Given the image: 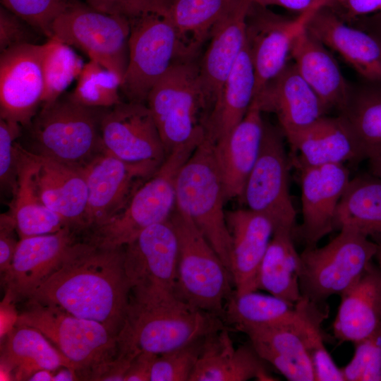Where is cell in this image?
Here are the masks:
<instances>
[{
    "label": "cell",
    "mask_w": 381,
    "mask_h": 381,
    "mask_svg": "<svg viewBox=\"0 0 381 381\" xmlns=\"http://www.w3.org/2000/svg\"><path fill=\"white\" fill-rule=\"evenodd\" d=\"M130 294L123 246L102 248L83 239L72 246L59 267L26 299L99 322L117 337Z\"/></svg>",
    "instance_id": "1"
},
{
    "label": "cell",
    "mask_w": 381,
    "mask_h": 381,
    "mask_svg": "<svg viewBox=\"0 0 381 381\" xmlns=\"http://www.w3.org/2000/svg\"><path fill=\"white\" fill-rule=\"evenodd\" d=\"M226 327L220 317L198 309L178 294L131 291L117 356L159 355Z\"/></svg>",
    "instance_id": "2"
},
{
    "label": "cell",
    "mask_w": 381,
    "mask_h": 381,
    "mask_svg": "<svg viewBox=\"0 0 381 381\" xmlns=\"http://www.w3.org/2000/svg\"><path fill=\"white\" fill-rule=\"evenodd\" d=\"M106 108L80 104L68 95L40 107L27 126L37 155L84 170L104 150L100 123Z\"/></svg>",
    "instance_id": "3"
},
{
    "label": "cell",
    "mask_w": 381,
    "mask_h": 381,
    "mask_svg": "<svg viewBox=\"0 0 381 381\" xmlns=\"http://www.w3.org/2000/svg\"><path fill=\"white\" fill-rule=\"evenodd\" d=\"M146 104L167 155L192 140L205 137L212 106L195 59L174 63L154 85Z\"/></svg>",
    "instance_id": "4"
},
{
    "label": "cell",
    "mask_w": 381,
    "mask_h": 381,
    "mask_svg": "<svg viewBox=\"0 0 381 381\" xmlns=\"http://www.w3.org/2000/svg\"><path fill=\"white\" fill-rule=\"evenodd\" d=\"M202 140H192L168 155L126 205L107 222L85 232L84 240L102 248L121 247L147 228L169 219L176 206L179 171Z\"/></svg>",
    "instance_id": "5"
},
{
    "label": "cell",
    "mask_w": 381,
    "mask_h": 381,
    "mask_svg": "<svg viewBox=\"0 0 381 381\" xmlns=\"http://www.w3.org/2000/svg\"><path fill=\"white\" fill-rule=\"evenodd\" d=\"M176 201V207L190 219L231 273V238L223 184L214 144L206 137L179 171Z\"/></svg>",
    "instance_id": "6"
},
{
    "label": "cell",
    "mask_w": 381,
    "mask_h": 381,
    "mask_svg": "<svg viewBox=\"0 0 381 381\" xmlns=\"http://www.w3.org/2000/svg\"><path fill=\"white\" fill-rule=\"evenodd\" d=\"M15 324L42 332L73 364L78 380H95L117 356L116 337L104 325L54 306L28 301Z\"/></svg>",
    "instance_id": "7"
},
{
    "label": "cell",
    "mask_w": 381,
    "mask_h": 381,
    "mask_svg": "<svg viewBox=\"0 0 381 381\" xmlns=\"http://www.w3.org/2000/svg\"><path fill=\"white\" fill-rule=\"evenodd\" d=\"M170 220L178 243L176 291L190 305L224 319L234 285L231 273L204 235L176 207Z\"/></svg>",
    "instance_id": "8"
},
{
    "label": "cell",
    "mask_w": 381,
    "mask_h": 381,
    "mask_svg": "<svg viewBox=\"0 0 381 381\" xmlns=\"http://www.w3.org/2000/svg\"><path fill=\"white\" fill-rule=\"evenodd\" d=\"M325 246L306 247L300 254L299 285L302 297L316 304L341 295L363 274L379 245L364 234L341 228Z\"/></svg>",
    "instance_id": "9"
},
{
    "label": "cell",
    "mask_w": 381,
    "mask_h": 381,
    "mask_svg": "<svg viewBox=\"0 0 381 381\" xmlns=\"http://www.w3.org/2000/svg\"><path fill=\"white\" fill-rule=\"evenodd\" d=\"M128 63L120 90L128 102L146 103L154 85L181 60L176 30L163 6L128 18Z\"/></svg>",
    "instance_id": "10"
},
{
    "label": "cell",
    "mask_w": 381,
    "mask_h": 381,
    "mask_svg": "<svg viewBox=\"0 0 381 381\" xmlns=\"http://www.w3.org/2000/svg\"><path fill=\"white\" fill-rule=\"evenodd\" d=\"M52 31V39L78 48L122 83L128 63V17L98 11L80 0H68Z\"/></svg>",
    "instance_id": "11"
},
{
    "label": "cell",
    "mask_w": 381,
    "mask_h": 381,
    "mask_svg": "<svg viewBox=\"0 0 381 381\" xmlns=\"http://www.w3.org/2000/svg\"><path fill=\"white\" fill-rule=\"evenodd\" d=\"M281 129L265 121L258 157L240 200L268 217L275 229L294 231L296 212L289 187V161Z\"/></svg>",
    "instance_id": "12"
},
{
    "label": "cell",
    "mask_w": 381,
    "mask_h": 381,
    "mask_svg": "<svg viewBox=\"0 0 381 381\" xmlns=\"http://www.w3.org/2000/svg\"><path fill=\"white\" fill-rule=\"evenodd\" d=\"M301 313L291 320L270 325H250L237 330L246 334L258 355L288 380L315 381L307 349L309 325L327 317L328 310L305 298Z\"/></svg>",
    "instance_id": "13"
},
{
    "label": "cell",
    "mask_w": 381,
    "mask_h": 381,
    "mask_svg": "<svg viewBox=\"0 0 381 381\" xmlns=\"http://www.w3.org/2000/svg\"><path fill=\"white\" fill-rule=\"evenodd\" d=\"M179 243L168 219L143 230L123 246V262L131 291L156 294L176 291Z\"/></svg>",
    "instance_id": "14"
},
{
    "label": "cell",
    "mask_w": 381,
    "mask_h": 381,
    "mask_svg": "<svg viewBox=\"0 0 381 381\" xmlns=\"http://www.w3.org/2000/svg\"><path fill=\"white\" fill-rule=\"evenodd\" d=\"M316 8L289 17L251 2L246 18V40L255 69V96L291 60L293 44Z\"/></svg>",
    "instance_id": "15"
},
{
    "label": "cell",
    "mask_w": 381,
    "mask_h": 381,
    "mask_svg": "<svg viewBox=\"0 0 381 381\" xmlns=\"http://www.w3.org/2000/svg\"><path fill=\"white\" fill-rule=\"evenodd\" d=\"M100 132L104 150L126 162L160 167L167 157L146 103L121 101L107 109Z\"/></svg>",
    "instance_id": "16"
},
{
    "label": "cell",
    "mask_w": 381,
    "mask_h": 381,
    "mask_svg": "<svg viewBox=\"0 0 381 381\" xmlns=\"http://www.w3.org/2000/svg\"><path fill=\"white\" fill-rule=\"evenodd\" d=\"M159 167L131 164L104 151L83 170L87 186V232L110 219Z\"/></svg>",
    "instance_id": "17"
},
{
    "label": "cell",
    "mask_w": 381,
    "mask_h": 381,
    "mask_svg": "<svg viewBox=\"0 0 381 381\" xmlns=\"http://www.w3.org/2000/svg\"><path fill=\"white\" fill-rule=\"evenodd\" d=\"M44 44L12 47L0 55V118L28 126L41 107Z\"/></svg>",
    "instance_id": "18"
},
{
    "label": "cell",
    "mask_w": 381,
    "mask_h": 381,
    "mask_svg": "<svg viewBox=\"0 0 381 381\" xmlns=\"http://www.w3.org/2000/svg\"><path fill=\"white\" fill-rule=\"evenodd\" d=\"M254 99L262 113L276 116L289 144L329 111L291 59Z\"/></svg>",
    "instance_id": "19"
},
{
    "label": "cell",
    "mask_w": 381,
    "mask_h": 381,
    "mask_svg": "<svg viewBox=\"0 0 381 381\" xmlns=\"http://www.w3.org/2000/svg\"><path fill=\"white\" fill-rule=\"evenodd\" d=\"M79 233L67 226L57 232L20 238L11 265L1 278L11 299L27 298L61 265Z\"/></svg>",
    "instance_id": "20"
},
{
    "label": "cell",
    "mask_w": 381,
    "mask_h": 381,
    "mask_svg": "<svg viewBox=\"0 0 381 381\" xmlns=\"http://www.w3.org/2000/svg\"><path fill=\"white\" fill-rule=\"evenodd\" d=\"M300 170L303 222L299 232L306 247H314L336 228L337 209L350 174L344 164Z\"/></svg>",
    "instance_id": "21"
},
{
    "label": "cell",
    "mask_w": 381,
    "mask_h": 381,
    "mask_svg": "<svg viewBox=\"0 0 381 381\" xmlns=\"http://www.w3.org/2000/svg\"><path fill=\"white\" fill-rule=\"evenodd\" d=\"M306 30L364 81L381 83V44L370 34L344 21L325 4L313 13Z\"/></svg>",
    "instance_id": "22"
},
{
    "label": "cell",
    "mask_w": 381,
    "mask_h": 381,
    "mask_svg": "<svg viewBox=\"0 0 381 381\" xmlns=\"http://www.w3.org/2000/svg\"><path fill=\"white\" fill-rule=\"evenodd\" d=\"M250 0H233L213 27L199 63L203 90L212 108L246 42V18Z\"/></svg>",
    "instance_id": "23"
},
{
    "label": "cell",
    "mask_w": 381,
    "mask_h": 381,
    "mask_svg": "<svg viewBox=\"0 0 381 381\" xmlns=\"http://www.w3.org/2000/svg\"><path fill=\"white\" fill-rule=\"evenodd\" d=\"M30 152L35 187L42 202L76 231L85 232L87 186L84 171Z\"/></svg>",
    "instance_id": "24"
},
{
    "label": "cell",
    "mask_w": 381,
    "mask_h": 381,
    "mask_svg": "<svg viewBox=\"0 0 381 381\" xmlns=\"http://www.w3.org/2000/svg\"><path fill=\"white\" fill-rule=\"evenodd\" d=\"M231 238V273L234 293L255 291L260 265L274 227L266 216L248 208L226 212Z\"/></svg>",
    "instance_id": "25"
},
{
    "label": "cell",
    "mask_w": 381,
    "mask_h": 381,
    "mask_svg": "<svg viewBox=\"0 0 381 381\" xmlns=\"http://www.w3.org/2000/svg\"><path fill=\"white\" fill-rule=\"evenodd\" d=\"M265 120L257 101L227 136L214 145V154L225 200L240 199L247 179L258 157Z\"/></svg>",
    "instance_id": "26"
},
{
    "label": "cell",
    "mask_w": 381,
    "mask_h": 381,
    "mask_svg": "<svg viewBox=\"0 0 381 381\" xmlns=\"http://www.w3.org/2000/svg\"><path fill=\"white\" fill-rule=\"evenodd\" d=\"M250 343L235 347L226 327L207 335L190 381L276 380Z\"/></svg>",
    "instance_id": "27"
},
{
    "label": "cell",
    "mask_w": 381,
    "mask_h": 381,
    "mask_svg": "<svg viewBox=\"0 0 381 381\" xmlns=\"http://www.w3.org/2000/svg\"><path fill=\"white\" fill-rule=\"evenodd\" d=\"M294 162L300 169L365 159L364 150L344 116L325 115L291 143Z\"/></svg>",
    "instance_id": "28"
},
{
    "label": "cell",
    "mask_w": 381,
    "mask_h": 381,
    "mask_svg": "<svg viewBox=\"0 0 381 381\" xmlns=\"http://www.w3.org/2000/svg\"><path fill=\"white\" fill-rule=\"evenodd\" d=\"M291 59L328 110L339 114L348 103L352 85L344 77L332 53L306 29L294 42Z\"/></svg>",
    "instance_id": "29"
},
{
    "label": "cell",
    "mask_w": 381,
    "mask_h": 381,
    "mask_svg": "<svg viewBox=\"0 0 381 381\" xmlns=\"http://www.w3.org/2000/svg\"><path fill=\"white\" fill-rule=\"evenodd\" d=\"M333 332L341 342L355 343L381 327V270L373 262L341 295Z\"/></svg>",
    "instance_id": "30"
},
{
    "label": "cell",
    "mask_w": 381,
    "mask_h": 381,
    "mask_svg": "<svg viewBox=\"0 0 381 381\" xmlns=\"http://www.w3.org/2000/svg\"><path fill=\"white\" fill-rule=\"evenodd\" d=\"M1 370L14 380H28L35 372H55L73 364L37 329L15 324L6 334L1 351Z\"/></svg>",
    "instance_id": "31"
},
{
    "label": "cell",
    "mask_w": 381,
    "mask_h": 381,
    "mask_svg": "<svg viewBox=\"0 0 381 381\" xmlns=\"http://www.w3.org/2000/svg\"><path fill=\"white\" fill-rule=\"evenodd\" d=\"M255 87V69L246 40L210 114L205 137L214 145L224 140L248 112Z\"/></svg>",
    "instance_id": "32"
},
{
    "label": "cell",
    "mask_w": 381,
    "mask_h": 381,
    "mask_svg": "<svg viewBox=\"0 0 381 381\" xmlns=\"http://www.w3.org/2000/svg\"><path fill=\"white\" fill-rule=\"evenodd\" d=\"M16 148L18 180L9 214L20 238L55 233L68 226L47 207L38 195L33 181L31 152L17 142Z\"/></svg>",
    "instance_id": "33"
},
{
    "label": "cell",
    "mask_w": 381,
    "mask_h": 381,
    "mask_svg": "<svg viewBox=\"0 0 381 381\" xmlns=\"http://www.w3.org/2000/svg\"><path fill=\"white\" fill-rule=\"evenodd\" d=\"M294 232L275 229L259 267L258 289L292 303L302 299L299 285L301 256L293 241Z\"/></svg>",
    "instance_id": "34"
},
{
    "label": "cell",
    "mask_w": 381,
    "mask_h": 381,
    "mask_svg": "<svg viewBox=\"0 0 381 381\" xmlns=\"http://www.w3.org/2000/svg\"><path fill=\"white\" fill-rule=\"evenodd\" d=\"M233 0H165L164 10L179 39L182 59H195Z\"/></svg>",
    "instance_id": "35"
},
{
    "label": "cell",
    "mask_w": 381,
    "mask_h": 381,
    "mask_svg": "<svg viewBox=\"0 0 381 381\" xmlns=\"http://www.w3.org/2000/svg\"><path fill=\"white\" fill-rule=\"evenodd\" d=\"M335 226L381 238V179L363 174L350 180L339 202Z\"/></svg>",
    "instance_id": "36"
},
{
    "label": "cell",
    "mask_w": 381,
    "mask_h": 381,
    "mask_svg": "<svg viewBox=\"0 0 381 381\" xmlns=\"http://www.w3.org/2000/svg\"><path fill=\"white\" fill-rule=\"evenodd\" d=\"M304 303V298L292 303L255 291L238 295L234 291L226 303L224 319L236 329L243 326L276 325L298 317Z\"/></svg>",
    "instance_id": "37"
},
{
    "label": "cell",
    "mask_w": 381,
    "mask_h": 381,
    "mask_svg": "<svg viewBox=\"0 0 381 381\" xmlns=\"http://www.w3.org/2000/svg\"><path fill=\"white\" fill-rule=\"evenodd\" d=\"M339 114L350 125L365 159L381 152V83L365 81L352 86L346 107Z\"/></svg>",
    "instance_id": "38"
},
{
    "label": "cell",
    "mask_w": 381,
    "mask_h": 381,
    "mask_svg": "<svg viewBox=\"0 0 381 381\" xmlns=\"http://www.w3.org/2000/svg\"><path fill=\"white\" fill-rule=\"evenodd\" d=\"M44 92L41 107L57 100L72 81L78 78L84 65L71 46L56 39L44 43L42 58Z\"/></svg>",
    "instance_id": "39"
},
{
    "label": "cell",
    "mask_w": 381,
    "mask_h": 381,
    "mask_svg": "<svg viewBox=\"0 0 381 381\" xmlns=\"http://www.w3.org/2000/svg\"><path fill=\"white\" fill-rule=\"evenodd\" d=\"M121 84L117 75L90 60L84 65L75 88L68 97L86 107L111 108L121 102L119 93Z\"/></svg>",
    "instance_id": "40"
},
{
    "label": "cell",
    "mask_w": 381,
    "mask_h": 381,
    "mask_svg": "<svg viewBox=\"0 0 381 381\" xmlns=\"http://www.w3.org/2000/svg\"><path fill=\"white\" fill-rule=\"evenodd\" d=\"M205 337L157 355L151 366L150 381H190Z\"/></svg>",
    "instance_id": "41"
},
{
    "label": "cell",
    "mask_w": 381,
    "mask_h": 381,
    "mask_svg": "<svg viewBox=\"0 0 381 381\" xmlns=\"http://www.w3.org/2000/svg\"><path fill=\"white\" fill-rule=\"evenodd\" d=\"M353 344V358L341 368L345 381H381V327Z\"/></svg>",
    "instance_id": "42"
},
{
    "label": "cell",
    "mask_w": 381,
    "mask_h": 381,
    "mask_svg": "<svg viewBox=\"0 0 381 381\" xmlns=\"http://www.w3.org/2000/svg\"><path fill=\"white\" fill-rule=\"evenodd\" d=\"M68 0H1L4 7L15 13L38 32L52 38V27Z\"/></svg>",
    "instance_id": "43"
},
{
    "label": "cell",
    "mask_w": 381,
    "mask_h": 381,
    "mask_svg": "<svg viewBox=\"0 0 381 381\" xmlns=\"http://www.w3.org/2000/svg\"><path fill=\"white\" fill-rule=\"evenodd\" d=\"M23 126L18 122L0 118L1 190L13 196L17 186L16 140Z\"/></svg>",
    "instance_id": "44"
},
{
    "label": "cell",
    "mask_w": 381,
    "mask_h": 381,
    "mask_svg": "<svg viewBox=\"0 0 381 381\" xmlns=\"http://www.w3.org/2000/svg\"><path fill=\"white\" fill-rule=\"evenodd\" d=\"M325 319H317L308 326L307 349L315 381H345L341 368H338L325 346L321 324Z\"/></svg>",
    "instance_id": "45"
},
{
    "label": "cell",
    "mask_w": 381,
    "mask_h": 381,
    "mask_svg": "<svg viewBox=\"0 0 381 381\" xmlns=\"http://www.w3.org/2000/svg\"><path fill=\"white\" fill-rule=\"evenodd\" d=\"M37 32L19 16L3 6L0 7V52L12 47L37 44Z\"/></svg>",
    "instance_id": "46"
},
{
    "label": "cell",
    "mask_w": 381,
    "mask_h": 381,
    "mask_svg": "<svg viewBox=\"0 0 381 381\" xmlns=\"http://www.w3.org/2000/svg\"><path fill=\"white\" fill-rule=\"evenodd\" d=\"M325 4L349 24L381 13V0H327Z\"/></svg>",
    "instance_id": "47"
},
{
    "label": "cell",
    "mask_w": 381,
    "mask_h": 381,
    "mask_svg": "<svg viewBox=\"0 0 381 381\" xmlns=\"http://www.w3.org/2000/svg\"><path fill=\"white\" fill-rule=\"evenodd\" d=\"M92 8L109 14L133 16L142 11L159 8L164 0H85Z\"/></svg>",
    "instance_id": "48"
},
{
    "label": "cell",
    "mask_w": 381,
    "mask_h": 381,
    "mask_svg": "<svg viewBox=\"0 0 381 381\" xmlns=\"http://www.w3.org/2000/svg\"><path fill=\"white\" fill-rule=\"evenodd\" d=\"M15 222L8 213L0 217V270L4 277L9 270L18 242L14 237Z\"/></svg>",
    "instance_id": "49"
},
{
    "label": "cell",
    "mask_w": 381,
    "mask_h": 381,
    "mask_svg": "<svg viewBox=\"0 0 381 381\" xmlns=\"http://www.w3.org/2000/svg\"><path fill=\"white\" fill-rule=\"evenodd\" d=\"M157 354L140 353L133 358L124 381H150L152 364Z\"/></svg>",
    "instance_id": "50"
},
{
    "label": "cell",
    "mask_w": 381,
    "mask_h": 381,
    "mask_svg": "<svg viewBox=\"0 0 381 381\" xmlns=\"http://www.w3.org/2000/svg\"><path fill=\"white\" fill-rule=\"evenodd\" d=\"M265 7L279 6L299 15L324 4L327 0H250Z\"/></svg>",
    "instance_id": "51"
},
{
    "label": "cell",
    "mask_w": 381,
    "mask_h": 381,
    "mask_svg": "<svg viewBox=\"0 0 381 381\" xmlns=\"http://www.w3.org/2000/svg\"><path fill=\"white\" fill-rule=\"evenodd\" d=\"M351 25L368 32L381 44V13L358 19Z\"/></svg>",
    "instance_id": "52"
},
{
    "label": "cell",
    "mask_w": 381,
    "mask_h": 381,
    "mask_svg": "<svg viewBox=\"0 0 381 381\" xmlns=\"http://www.w3.org/2000/svg\"><path fill=\"white\" fill-rule=\"evenodd\" d=\"M366 159L368 161L370 174L381 179V152L370 154Z\"/></svg>",
    "instance_id": "53"
},
{
    "label": "cell",
    "mask_w": 381,
    "mask_h": 381,
    "mask_svg": "<svg viewBox=\"0 0 381 381\" xmlns=\"http://www.w3.org/2000/svg\"><path fill=\"white\" fill-rule=\"evenodd\" d=\"M78 380L77 375L73 370L68 368H61L56 373L54 372L52 381H73Z\"/></svg>",
    "instance_id": "54"
},
{
    "label": "cell",
    "mask_w": 381,
    "mask_h": 381,
    "mask_svg": "<svg viewBox=\"0 0 381 381\" xmlns=\"http://www.w3.org/2000/svg\"><path fill=\"white\" fill-rule=\"evenodd\" d=\"M54 372L47 369H42L35 372L30 375L29 381H52Z\"/></svg>",
    "instance_id": "55"
},
{
    "label": "cell",
    "mask_w": 381,
    "mask_h": 381,
    "mask_svg": "<svg viewBox=\"0 0 381 381\" xmlns=\"http://www.w3.org/2000/svg\"><path fill=\"white\" fill-rule=\"evenodd\" d=\"M376 258L377 259L379 267L381 270V244L379 245L378 250L377 251V253L375 255Z\"/></svg>",
    "instance_id": "56"
}]
</instances>
